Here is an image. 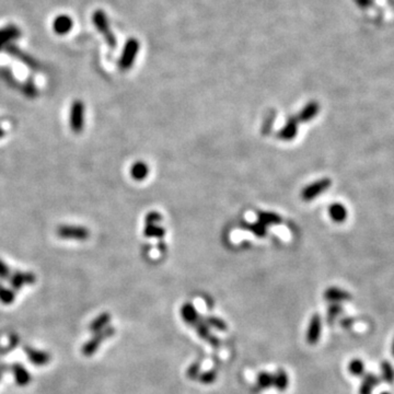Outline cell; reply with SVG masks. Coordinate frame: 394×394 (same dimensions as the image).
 Returning <instances> with one entry per match:
<instances>
[{
	"label": "cell",
	"instance_id": "cell-44",
	"mask_svg": "<svg viewBox=\"0 0 394 394\" xmlns=\"http://www.w3.org/2000/svg\"><path fill=\"white\" fill-rule=\"evenodd\" d=\"M392 355L394 357V340H393V343H392Z\"/></svg>",
	"mask_w": 394,
	"mask_h": 394
},
{
	"label": "cell",
	"instance_id": "cell-13",
	"mask_svg": "<svg viewBox=\"0 0 394 394\" xmlns=\"http://www.w3.org/2000/svg\"><path fill=\"white\" fill-rule=\"evenodd\" d=\"M325 300L332 303H340L352 300V295L348 291L341 289L339 287H328L323 294Z\"/></svg>",
	"mask_w": 394,
	"mask_h": 394
},
{
	"label": "cell",
	"instance_id": "cell-18",
	"mask_svg": "<svg viewBox=\"0 0 394 394\" xmlns=\"http://www.w3.org/2000/svg\"><path fill=\"white\" fill-rule=\"evenodd\" d=\"M109 321H111V316H109V313L107 312L101 313L98 318H96L92 321L89 330L93 333H98L107 327Z\"/></svg>",
	"mask_w": 394,
	"mask_h": 394
},
{
	"label": "cell",
	"instance_id": "cell-25",
	"mask_svg": "<svg viewBox=\"0 0 394 394\" xmlns=\"http://www.w3.org/2000/svg\"><path fill=\"white\" fill-rule=\"evenodd\" d=\"M288 383H289L288 376L284 370H279L277 374L274 375V386L276 389L284 391L285 389H287Z\"/></svg>",
	"mask_w": 394,
	"mask_h": 394
},
{
	"label": "cell",
	"instance_id": "cell-19",
	"mask_svg": "<svg viewBox=\"0 0 394 394\" xmlns=\"http://www.w3.org/2000/svg\"><path fill=\"white\" fill-rule=\"evenodd\" d=\"M258 218L259 221L262 224H264L265 227L271 224H279L283 221V219L279 215L272 213V211H261V213L258 214Z\"/></svg>",
	"mask_w": 394,
	"mask_h": 394
},
{
	"label": "cell",
	"instance_id": "cell-10",
	"mask_svg": "<svg viewBox=\"0 0 394 394\" xmlns=\"http://www.w3.org/2000/svg\"><path fill=\"white\" fill-rule=\"evenodd\" d=\"M20 29L13 24L0 29V50L8 47L12 41L20 38Z\"/></svg>",
	"mask_w": 394,
	"mask_h": 394
},
{
	"label": "cell",
	"instance_id": "cell-11",
	"mask_svg": "<svg viewBox=\"0 0 394 394\" xmlns=\"http://www.w3.org/2000/svg\"><path fill=\"white\" fill-rule=\"evenodd\" d=\"M10 370L14 377V381L19 386H26L32 380V376L23 364L20 362L12 363L10 366Z\"/></svg>",
	"mask_w": 394,
	"mask_h": 394
},
{
	"label": "cell",
	"instance_id": "cell-16",
	"mask_svg": "<svg viewBox=\"0 0 394 394\" xmlns=\"http://www.w3.org/2000/svg\"><path fill=\"white\" fill-rule=\"evenodd\" d=\"M328 215L331 219L336 223H343L347 219V209L341 203H334L328 207Z\"/></svg>",
	"mask_w": 394,
	"mask_h": 394
},
{
	"label": "cell",
	"instance_id": "cell-35",
	"mask_svg": "<svg viewBox=\"0 0 394 394\" xmlns=\"http://www.w3.org/2000/svg\"><path fill=\"white\" fill-rule=\"evenodd\" d=\"M274 120H275V115H271L269 118L267 119V121L265 122L264 125H263V128H262V133L266 135L269 133V130H271V128L273 127V124H274Z\"/></svg>",
	"mask_w": 394,
	"mask_h": 394
},
{
	"label": "cell",
	"instance_id": "cell-34",
	"mask_svg": "<svg viewBox=\"0 0 394 394\" xmlns=\"http://www.w3.org/2000/svg\"><path fill=\"white\" fill-rule=\"evenodd\" d=\"M216 379V374L214 371H208V372H205V374H203L201 376V381L203 383H210L215 381Z\"/></svg>",
	"mask_w": 394,
	"mask_h": 394
},
{
	"label": "cell",
	"instance_id": "cell-40",
	"mask_svg": "<svg viewBox=\"0 0 394 394\" xmlns=\"http://www.w3.org/2000/svg\"><path fill=\"white\" fill-rule=\"evenodd\" d=\"M354 323H355L354 318H344V319H342V321H341V326L347 330V328H349Z\"/></svg>",
	"mask_w": 394,
	"mask_h": 394
},
{
	"label": "cell",
	"instance_id": "cell-39",
	"mask_svg": "<svg viewBox=\"0 0 394 394\" xmlns=\"http://www.w3.org/2000/svg\"><path fill=\"white\" fill-rule=\"evenodd\" d=\"M199 372H200V366L197 363H193L187 370V376L189 378H196V376L199 375Z\"/></svg>",
	"mask_w": 394,
	"mask_h": 394
},
{
	"label": "cell",
	"instance_id": "cell-28",
	"mask_svg": "<svg viewBox=\"0 0 394 394\" xmlns=\"http://www.w3.org/2000/svg\"><path fill=\"white\" fill-rule=\"evenodd\" d=\"M258 384L261 389L274 386V375L267 374V372H261L258 377Z\"/></svg>",
	"mask_w": 394,
	"mask_h": 394
},
{
	"label": "cell",
	"instance_id": "cell-30",
	"mask_svg": "<svg viewBox=\"0 0 394 394\" xmlns=\"http://www.w3.org/2000/svg\"><path fill=\"white\" fill-rule=\"evenodd\" d=\"M363 380L367 381L368 383H370L374 388H376V386H378L379 384L381 383V378L378 377L377 375L372 374V372H368V374H364L363 375Z\"/></svg>",
	"mask_w": 394,
	"mask_h": 394
},
{
	"label": "cell",
	"instance_id": "cell-24",
	"mask_svg": "<svg viewBox=\"0 0 394 394\" xmlns=\"http://www.w3.org/2000/svg\"><path fill=\"white\" fill-rule=\"evenodd\" d=\"M348 371L354 377H361L364 374V363L358 358L350 360L348 363Z\"/></svg>",
	"mask_w": 394,
	"mask_h": 394
},
{
	"label": "cell",
	"instance_id": "cell-1",
	"mask_svg": "<svg viewBox=\"0 0 394 394\" xmlns=\"http://www.w3.org/2000/svg\"><path fill=\"white\" fill-rule=\"evenodd\" d=\"M92 22L97 30L103 35L107 45L111 48H115L118 45V41H116L115 34L112 32L111 26H109L106 13L103 10H96L92 14Z\"/></svg>",
	"mask_w": 394,
	"mask_h": 394
},
{
	"label": "cell",
	"instance_id": "cell-31",
	"mask_svg": "<svg viewBox=\"0 0 394 394\" xmlns=\"http://www.w3.org/2000/svg\"><path fill=\"white\" fill-rule=\"evenodd\" d=\"M11 273L12 272H11L10 267L7 265L3 260H0V280L9 279Z\"/></svg>",
	"mask_w": 394,
	"mask_h": 394
},
{
	"label": "cell",
	"instance_id": "cell-20",
	"mask_svg": "<svg viewBox=\"0 0 394 394\" xmlns=\"http://www.w3.org/2000/svg\"><path fill=\"white\" fill-rule=\"evenodd\" d=\"M181 316L187 323H196L200 316L192 303H185L181 308Z\"/></svg>",
	"mask_w": 394,
	"mask_h": 394
},
{
	"label": "cell",
	"instance_id": "cell-5",
	"mask_svg": "<svg viewBox=\"0 0 394 394\" xmlns=\"http://www.w3.org/2000/svg\"><path fill=\"white\" fill-rule=\"evenodd\" d=\"M332 185V181L328 178L324 179H320L313 183L309 184L308 186H305L302 191H301V199L304 202H311L317 197H319L321 194H323L325 191H327L328 188Z\"/></svg>",
	"mask_w": 394,
	"mask_h": 394
},
{
	"label": "cell",
	"instance_id": "cell-45",
	"mask_svg": "<svg viewBox=\"0 0 394 394\" xmlns=\"http://www.w3.org/2000/svg\"><path fill=\"white\" fill-rule=\"evenodd\" d=\"M380 394H391L389 391H383V392H381Z\"/></svg>",
	"mask_w": 394,
	"mask_h": 394
},
{
	"label": "cell",
	"instance_id": "cell-9",
	"mask_svg": "<svg viewBox=\"0 0 394 394\" xmlns=\"http://www.w3.org/2000/svg\"><path fill=\"white\" fill-rule=\"evenodd\" d=\"M24 353L27 356L29 360H30L35 366H45L50 361V355L49 353L45 352V350H40L33 348L31 346L24 347Z\"/></svg>",
	"mask_w": 394,
	"mask_h": 394
},
{
	"label": "cell",
	"instance_id": "cell-22",
	"mask_svg": "<svg viewBox=\"0 0 394 394\" xmlns=\"http://www.w3.org/2000/svg\"><path fill=\"white\" fill-rule=\"evenodd\" d=\"M144 235L147 238H162L165 235V230L157 223L146 224Z\"/></svg>",
	"mask_w": 394,
	"mask_h": 394
},
{
	"label": "cell",
	"instance_id": "cell-32",
	"mask_svg": "<svg viewBox=\"0 0 394 394\" xmlns=\"http://www.w3.org/2000/svg\"><path fill=\"white\" fill-rule=\"evenodd\" d=\"M206 323L214 326L216 328H219V330H226L227 328V325H226V323L223 322L222 320L218 319V318H215V317H210L206 320Z\"/></svg>",
	"mask_w": 394,
	"mask_h": 394
},
{
	"label": "cell",
	"instance_id": "cell-29",
	"mask_svg": "<svg viewBox=\"0 0 394 394\" xmlns=\"http://www.w3.org/2000/svg\"><path fill=\"white\" fill-rule=\"evenodd\" d=\"M244 229L250 230L255 236L259 238H263L266 236V227L264 224H262L260 221L257 223H245Z\"/></svg>",
	"mask_w": 394,
	"mask_h": 394
},
{
	"label": "cell",
	"instance_id": "cell-43",
	"mask_svg": "<svg viewBox=\"0 0 394 394\" xmlns=\"http://www.w3.org/2000/svg\"><path fill=\"white\" fill-rule=\"evenodd\" d=\"M5 135H6V131L2 127H0V139H2L3 137H5Z\"/></svg>",
	"mask_w": 394,
	"mask_h": 394
},
{
	"label": "cell",
	"instance_id": "cell-38",
	"mask_svg": "<svg viewBox=\"0 0 394 394\" xmlns=\"http://www.w3.org/2000/svg\"><path fill=\"white\" fill-rule=\"evenodd\" d=\"M197 332H199L200 336H202L203 339H208L209 337V333H208V328L205 324H199L197 325Z\"/></svg>",
	"mask_w": 394,
	"mask_h": 394
},
{
	"label": "cell",
	"instance_id": "cell-42",
	"mask_svg": "<svg viewBox=\"0 0 394 394\" xmlns=\"http://www.w3.org/2000/svg\"><path fill=\"white\" fill-rule=\"evenodd\" d=\"M7 369L8 368H7V366H5V364H2V366H0V380H2V378L5 375V372L7 371Z\"/></svg>",
	"mask_w": 394,
	"mask_h": 394
},
{
	"label": "cell",
	"instance_id": "cell-7",
	"mask_svg": "<svg viewBox=\"0 0 394 394\" xmlns=\"http://www.w3.org/2000/svg\"><path fill=\"white\" fill-rule=\"evenodd\" d=\"M36 282V276L31 272L14 271L9 277L10 286L13 290H21L26 285H33Z\"/></svg>",
	"mask_w": 394,
	"mask_h": 394
},
{
	"label": "cell",
	"instance_id": "cell-2",
	"mask_svg": "<svg viewBox=\"0 0 394 394\" xmlns=\"http://www.w3.org/2000/svg\"><path fill=\"white\" fill-rule=\"evenodd\" d=\"M139 47H140V44L137 39L131 38L126 41L119 61V67L122 71H127L128 69L133 67V65L137 58L138 52H139Z\"/></svg>",
	"mask_w": 394,
	"mask_h": 394
},
{
	"label": "cell",
	"instance_id": "cell-12",
	"mask_svg": "<svg viewBox=\"0 0 394 394\" xmlns=\"http://www.w3.org/2000/svg\"><path fill=\"white\" fill-rule=\"evenodd\" d=\"M298 127H299V121L297 119V116H291V118L288 119L286 124H285L284 127L278 131V133H277V136H278L282 140H285V142L293 140L298 134Z\"/></svg>",
	"mask_w": 394,
	"mask_h": 394
},
{
	"label": "cell",
	"instance_id": "cell-21",
	"mask_svg": "<svg viewBox=\"0 0 394 394\" xmlns=\"http://www.w3.org/2000/svg\"><path fill=\"white\" fill-rule=\"evenodd\" d=\"M14 300H16V291L0 283V302L8 305L13 303Z\"/></svg>",
	"mask_w": 394,
	"mask_h": 394
},
{
	"label": "cell",
	"instance_id": "cell-41",
	"mask_svg": "<svg viewBox=\"0 0 394 394\" xmlns=\"http://www.w3.org/2000/svg\"><path fill=\"white\" fill-rule=\"evenodd\" d=\"M25 93L27 94V96H30V98H34V96H36V88H35V86L33 83H31V82H27L26 83Z\"/></svg>",
	"mask_w": 394,
	"mask_h": 394
},
{
	"label": "cell",
	"instance_id": "cell-3",
	"mask_svg": "<svg viewBox=\"0 0 394 394\" xmlns=\"http://www.w3.org/2000/svg\"><path fill=\"white\" fill-rule=\"evenodd\" d=\"M56 235L63 240L86 241L90 237V231L83 226L77 224H61L56 229Z\"/></svg>",
	"mask_w": 394,
	"mask_h": 394
},
{
	"label": "cell",
	"instance_id": "cell-17",
	"mask_svg": "<svg viewBox=\"0 0 394 394\" xmlns=\"http://www.w3.org/2000/svg\"><path fill=\"white\" fill-rule=\"evenodd\" d=\"M149 167L143 161L135 162L130 167V177L135 181H143L148 177Z\"/></svg>",
	"mask_w": 394,
	"mask_h": 394
},
{
	"label": "cell",
	"instance_id": "cell-26",
	"mask_svg": "<svg viewBox=\"0 0 394 394\" xmlns=\"http://www.w3.org/2000/svg\"><path fill=\"white\" fill-rule=\"evenodd\" d=\"M381 372L382 379L385 382H388L389 384H392L394 382V369L389 361H382Z\"/></svg>",
	"mask_w": 394,
	"mask_h": 394
},
{
	"label": "cell",
	"instance_id": "cell-4",
	"mask_svg": "<svg viewBox=\"0 0 394 394\" xmlns=\"http://www.w3.org/2000/svg\"><path fill=\"white\" fill-rule=\"evenodd\" d=\"M86 106L81 100H75L69 111V127L75 134H81L85 128Z\"/></svg>",
	"mask_w": 394,
	"mask_h": 394
},
{
	"label": "cell",
	"instance_id": "cell-27",
	"mask_svg": "<svg viewBox=\"0 0 394 394\" xmlns=\"http://www.w3.org/2000/svg\"><path fill=\"white\" fill-rule=\"evenodd\" d=\"M343 313V306L340 303H331L327 309V322L332 324L335 319Z\"/></svg>",
	"mask_w": 394,
	"mask_h": 394
},
{
	"label": "cell",
	"instance_id": "cell-33",
	"mask_svg": "<svg viewBox=\"0 0 394 394\" xmlns=\"http://www.w3.org/2000/svg\"><path fill=\"white\" fill-rule=\"evenodd\" d=\"M161 215H160L158 211H150V213L146 216V224L148 223H158L159 221H161Z\"/></svg>",
	"mask_w": 394,
	"mask_h": 394
},
{
	"label": "cell",
	"instance_id": "cell-6",
	"mask_svg": "<svg viewBox=\"0 0 394 394\" xmlns=\"http://www.w3.org/2000/svg\"><path fill=\"white\" fill-rule=\"evenodd\" d=\"M114 333H115V328H113V327H106V328H104V330H102L98 333H94V336L91 337L82 346V354L86 357L92 356L99 349V347L102 344V342H103L104 340H107L108 337L113 336Z\"/></svg>",
	"mask_w": 394,
	"mask_h": 394
},
{
	"label": "cell",
	"instance_id": "cell-15",
	"mask_svg": "<svg viewBox=\"0 0 394 394\" xmlns=\"http://www.w3.org/2000/svg\"><path fill=\"white\" fill-rule=\"evenodd\" d=\"M320 111V104L317 101H310L309 103H306L299 114L297 115V119L301 123H308L311 120H313L319 114Z\"/></svg>",
	"mask_w": 394,
	"mask_h": 394
},
{
	"label": "cell",
	"instance_id": "cell-36",
	"mask_svg": "<svg viewBox=\"0 0 394 394\" xmlns=\"http://www.w3.org/2000/svg\"><path fill=\"white\" fill-rule=\"evenodd\" d=\"M372 390H374V386H372L370 383H368L367 381L363 380L361 385L359 386L358 393L359 394H371Z\"/></svg>",
	"mask_w": 394,
	"mask_h": 394
},
{
	"label": "cell",
	"instance_id": "cell-37",
	"mask_svg": "<svg viewBox=\"0 0 394 394\" xmlns=\"http://www.w3.org/2000/svg\"><path fill=\"white\" fill-rule=\"evenodd\" d=\"M354 3L361 9H368L374 6V0H354Z\"/></svg>",
	"mask_w": 394,
	"mask_h": 394
},
{
	"label": "cell",
	"instance_id": "cell-23",
	"mask_svg": "<svg viewBox=\"0 0 394 394\" xmlns=\"http://www.w3.org/2000/svg\"><path fill=\"white\" fill-rule=\"evenodd\" d=\"M7 49H8V52H9L12 56L17 57V58H20V60L23 61V63L27 64L29 67H31V68H36V67H38V65H36V63L32 60V58H31L30 56L23 55V54H22V52H21V50H20L19 48L14 47L13 45H11V44H10V45H9L8 47H7Z\"/></svg>",
	"mask_w": 394,
	"mask_h": 394
},
{
	"label": "cell",
	"instance_id": "cell-14",
	"mask_svg": "<svg viewBox=\"0 0 394 394\" xmlns=\"http://www.w3.org/2000/svg\"><path fill=\"white\" fill-rule=\"evenodd\" d=\"M74 21L67 14H60L53 22V30L58 35H66L72 30Z\"/></svg>",
	"mask_w": 394,
	"mask_h": 394
},
{
	"label": "cell",
	"instance_id": "cell-8",
	"mask_svg": "<svg viewBox=\"0 0 394 394\" xmlns=\"http://www.w3.org/2000/svg\"><path fill=\"white\" fill-rule=\"evenodd\" d=\"M321 331H322V320L319 313H315L310 320L308 331H306V343L309 345H316L321 336Z\"/></svg>",
	"mask_w": 394,
	"mask_h": 394
}]
</instances>
